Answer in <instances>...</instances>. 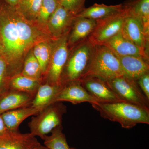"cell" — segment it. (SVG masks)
<instances>
[{
  "label": "cell",
  "mask_w": 149,
  "mask_h": 149,
  "mask_svg": "<svg viewBox=\"0 0 149 149\" xmlns=\"http://www.w3.org/2000/svg\"><path fill=\"white\" fill-rule=\"evenodd\" d=\"M53 39L36 23L27 20L16 6L0 0V56L8 79L20 74L25 57L37 43Z\"/></svg>",
  "instance_id": "1"
},
{
  "label": "cell",
  "mask_w": 149,
  "mask_h": 149,
  "mask_svg": "<svg viewBox=\"0 0 149 149\" xmlns=\"http://www.w3.org/2000/svg\"><path fill=\"white\" fill-rule=\"evenodd\" d=\"M92 105L102 117L118 123L123 128H132L139 123L149 124V112L127 102H100Z\"/></svg>",
  "instance_id": "2"
},
{
  "label": "cell",
  "mask_w": 149,
  "mask_h": 149,
  "mask_svg": "<svg viewBox=\"0 0 149 149\" xmlns=\"http://www.w3.org/2000/svg\"><path fill=\"white\" fill-rule=\"evenodd\" d=\"M95 45L89 39L76 45L67 61L62 74L61 87L72 81H80L85 77L93 59Z\"/></svg>",
  "instance_id": "3"
},
{
  "label": "cell",
  "mask_w": 149,
  "mask_h": 149,
  "mask_svg": "<svg viewBox=\"0 0 149 149\" xmlns=\"http://www.w3.org/2000/svg\"><path fill=\"white\" fill-rule=\"evenodd\" d=\"M123 75L117 56L104 45H95L93 59L85 77L95 76L108 81Z\"/></svg>",
  "instance_id": "4"
},
{
  "label": "cell",
  "mask_w": 149,
  "mask_h": 149,
  "mask_svg": "<svg viewBox=\"0 0 149 149\" xmlns=\"http://www.w3.org/2000/svg\"><path fill=\"white\" fill-rule=\"evenodd\" d=\"M66 111V107L62 102L51 104L32 117L28 124L30 133L43 140L54 128L62 125Z\"/></svg>",
  "instance_id": "5"
},
{
  "label": "cell",
  "mask_w": 149,
  "mask_h": 149,
  "mask_svg": "<svg viewBox=\"0 0 149 149\" xmlns=\"http://www.w3.org/2000/svg\"><path fill=\"white\" fill-rule=\"evenodd\" d=\"M68 36L67 33L54 41L49 64L42 83L61 86L62 74L69 55Z\"/></svg>",
  "instance_id": "6"
},
{
  "label": "cell",
  "mask_w": 149,
  "mask_h": 149,
  "mask_svg": "<svg viewBox=\"0 0 149 149\" xmlns=\"http://www.w3.org/2000/svg\"><path fill=\"white\" fill-rule=\"evenodd\" d=\"M106 81L122 100L141 107L149 112V100L136 80L123 75Z\"/></svg>",
  "instance_id": "7"
},
{
  "label": "cell",
  "mask_w": 149,
  "mask_h": 149,
  "mask_svg": "<svg viewBox=\"0 0 149 149\" xmlns=\"http://www.w3.org/2000/svg\"><path fill=\"white\" fill-rule=\"evenodd\" d=\"M125 15L126 13L123 6V9L120 12L96 20V27L88 39L95 45H103L121 32Z\"/></svg>",
  "instance_id": "8"
},
{
  "label": "cell",
  "mask_w": 149,
  "mask_h": 149,
  "mask_svg": "<svg viewBox=\"0 0 149 149\" xmlns=\"http://www.w3.org/2000/svg\"><path fill=\"white\" fill-rule=\"evenodd\" d=\"M121 33L123 37L148 54L149 34L146 32L143 24L140 19L126 13Z\"/></svg>",
  "instance_id": "9"
},
{
  "label": "cell",
  "mask_w": 149,
  "mask_h": 149,
  "mask_svg": "<svg viewBox=\"0 0 149 149\" xmlns=\"http://www.w3.org/2000/svg\"><path fill=\"white\" fill-rule=\"evenodd\" d=\"M63 102H69L74 104L83 102L92 104L100 102L85 90L80 81L69 82L61 87L53 103Z\"/></svg>",
  "instance_id": "10"
},
{
  "label": "cell",
  "mask_w": 149,
  "mask_h": 149,
  "mask_svg": "<svg viewBox=\"0 0 149 149\" xmlns=\"http://www.w3.org/2000/svg\"><path fill=\"white\" fill-rule=\"evenodd\" d=\"M80 81L85 90L100 102L123 101L103 79L95 76H87Z\"/></svg>",
  "instance_id": "11"
},
{
  "label": "cell",
  "mask_w": 149,
  "mask_h": 149,
  "mask_svg": "<svg viewBox=\"0 0 149 149\" xmlns=\"http://www.w3.org/2000/svg\"><path fill=\"white\" fill-rule=\"evenodd\" d=\"M76 15L59 4L47 23V29L51 37L57 40L68 32Z\"/></svg>",
  "instance_id": "12"
},
{
  "label": "cell",
  "mask_w": 149,
  "mask_h": 149,
  "mask_svg": "<svg viewBox=\"0 0 149 149\" xmlns=\"http://www.w3.org/2000/svg\"><path fill=\"white\" fill-rule=\"evenodd\" d=\"M41 144L31 133L8 130L0 135V149H36Z\"/></svg>",
  "instance_id": "13"
},
{
  "label": "cell",
  "mask_w": 149,
  "mask_h": 149,
  "mask_svg": "<svg viewBox=\"0 0 149 149\" xmlns=\"http://www.w3.org/2000/svg\"><path fill=\"white\" fill-rule=\"evenodd\" d=\"M116 55L141 56L149 61L148 55L134 43L123 37L121 32L103 44Z\"/></svg>",
  "instance_id": "14"
},
{
  "label": "cell",
  "mask_w": 149,
  "mask_h": 149,
  "mask_svg": "<svg viewBox=\"0 0 149 149\" xmlns=\"http://www.w3.org/2000/svg\"><path fill=\"white\" fill-rule=\"evenodd\" d=\"M117 56L123 75L126 77L137 81L144 74L149 72V61L144 58L134 56Z\"/></svg>",
  "instance_id": "15"
},
{
  "label": "cell",
  "mask_w": 149,
  "mask_h": 149,
  "mask_svg": "<svg viewBox=\"0 0 149 149\" xmlns=\"http://www.w3.org/2000/svg\"><path fill=\"white\" fill-rule=\"evenodd\" d=\"M34 96L27 93L8 90L0 95V114L30 105Z\"/></svg>",
  "instance_id": "16"
},
{
  "label": "cell",
  "mask_w": 149,
  "mask_h": 149,
  "mask_svg": "<svg viewBox=\"0 0 149 149\" xmlns=\"http://www.w3.org/2000/svg\"><path fill=\"white\" fill-rule=\"evenodd\" d=\"M72 24L68 39V46L77 45L88 39L96 27L97 21L76 16Z\"/></svg>",
  "instance_id": "17"
},
{
  "label": "cell",
  "mask_w": 149,
  "mask_h": 149,
  "mask_svg": "<svg viewBox=\"0 0 149 149\" xmlns=\"http://www.w3.org/2000/svg\"><path fill=\"white\" fill-rule=\"evenodd\" d=\"M40 111V109L29 105L6 112L1 115L9 130L18 131L22 123L27 118L37 114Z\"/></svg>",
  "instance_id": "18"
},
{
  "label": "cell",
  "mask_w": 149,
  "mask_h": 149,
  "mask_svg": "<svg viewBox=\"0 0 149 149\" xmlns=\"http://www.w3.org/2000/svg\"><path fill=\"white\" fill-rule=\"evenodd\" d=\"M61 87L60 85L42 83L30 105L40 111L44 109L51 104L53 103L54 99Z\"/></svg>",
  "instance_id": "19"
},
{
  "label": "cell",
  "mask_w": 149,
  "mask_h": 149,
  "mask_svg": "<svg viewBox=\"0 0 149 149\" xmlns=\"http://www.w3.org/2000/svg\"><path fill=\"white\" fill-rule=\"evenodd\" d=\"M123 9V4L108 6L95 3L88 8H85L76 16L98 20L120 12Z\"/></svg>",
  "instance_id": "20"
},
{
  "label": "cell",
  "mask_w": 149,
  "mask_h": 149,
  "mask_svg": "<svg viewBox=\"0 0 149 149\" xmlns=\"http://www.w3.org/2000/svg\"><path fill=\"white\" fill-rule=\"evenodd\" d=\"M126 13L139 19L147 33L149 31V0H129L123 4Z\"/></svg>",
  "instance_id": "21"
},
{
  "label": "cell",
  "mask_w": 149,
  "mask_h": 149,
  "mask_svg": "<svg viewBox=\"0 0 149 149\" xmlns=\"http://www.w3.org/2000/svg\"><path fill=\"white\" fill-rule=\"evenodd\" d=\"M42 80H35L21 74L15 75L9 79L8 90L19 91L35 96Z\"/></svg>",
  "instance_id": "22"
},
{
  "label": "cell",
  "mask_w": 149,
  "mask_h": 149,
  "mask_svg": "<svg viewBox=\"0 0 149 149\" xmlns=\"http://www.w3.org/2000/svg\"><path fill=\"white\" fill-rule=\"evenodd\" d=\"M55 40L50 39L42 41L37 43L32 48L33 53L40 63L43 76L47 72Z\"/></svg>",
  "instance_id": "23"
},
{
  "label": "cell",
  "mask_w": 149,
  "mask_h": 149,
  "mask_svg": "<svg viewBox=\"0 0 149 149\" xmlns=\"http://www.w3.org/2000/svg\"><path fill=\"white\" fill-rule=\"evenodd\" d=\"M20 74L35 80H42L43 74L40 63L31 50L24 59L22 70Z\"/></svg>",
  "instance_id": "24"
},
{
  "label": "cell",
  "mask_w": 149,
  "mask_h": 149,
  "mask_svg": "<svg viewBox=\"0 0 149 149\" xmlns=\"http://www.w3.org/2000/svg\"><path fill=\"white\" fill-rule=\"evenodd\" d=\"M43 0H21L16 6L22 16L28 21L36 23Z\"/></svg>",
  "instance_id": "25"
},
{
  "label": "cell",
  "mask_w": 149,
  "mask_h": 149,
  "mask_svg": "<svg viewBox=\"0 0 149 149\" xmlns=\"http://www.w3.org/2000/svg\"><path fill=\"white\" fill-rule=\"evenodd\" d=\"M43 140L44 146L48 149H71L63 132L62 125L54 128L51 132V135L46 136Z\"/></svg>",
  "instance_id": "26"
},
{
  "label": "cell",
  "mask_w": 149,
  "mask_h": 149,
  "mask_svg": "<svg viewBox=\"0 0 149 149\" xmlns=\"http://www.w3.org/2000/svg\"><path fill=\"white\" fill-rule=\"evenodd\" d=\"M59 4V3L56 0H43L36 23L47 32V25L48 20Z\"/></svg>",
  "instance_id": "27"
},
{
  "label": "cell",
  "mask_w": 149,
  "mask_h": 149,
  "mask_svg": "<svg viewBox=\"0 0 149 149\" xmlns=\"http://www.w3.org/2000/svg\"><path fill=\"white\" fill-rule=\"evenodd\" d=\"M86 0H61L59 4L71 13L77 15L85 8Z\"/></svg>",
  "instance_id": "28"
},
{
  "label": "cell",
  "mask_w": 149,
  "mask_h": 149,
  "mask_svg": "<svg viewBox=\"0 0 149 149\" xmlns=\"http://www.w3.org/2000/svg\"><path fill=\"white\" fill-rule=\"evenodd\" d=\"M9 79L5 61L0 56V95L8 90Z\"/></svg>",
  "instance_id": "29"
},
{
  "label": "cell",
  "mask_w": 149,
  "mask_h": 149,
  "mask_svg": "<svg viewBox=\"0 0 149 149\" xmlns=\"http://www.w3.org/2000/svg\"><path fill=\"white\" fill-rule=\"evenodd\" d=\"M136 81L144 95L149 100V72L144 74Z\"/></svg>",
  "instance_id": "30"
},
{
  "label": "cell",
  "mask_w": 149,
  "mask_h": 149,
  "mask_svg": "<svg viewBox=\"0 0 149 149\" xmlns=\"http://www.w3.org/2000/svg\"><path fill=\"white\" fill-rule=\"evenodd\" d=\"M5 123L1 114H0V135H3L8 131Z\"/></svg>",
  "instance_id": "31"
},
{
  "label": "cell",
  "mask_w": 149,
  "mask_h": 149,
  "mask_svg": "<svg viewBox=\"0 0 149 149\" xmlns=\"http://www.w3.org/2000/svg\"><path fill=\"white\" fill-rule=\"evenodd\" d=\"M4 1L11 6H16L21 0H4Z\"/></svg>",
  "instance_id": "32"
},
{
  "label": "cell",
  "mask_w": 149,
  "mask_h": 149,
  "mask_svg": "<svg viewBox=\"0 0 149 149\" xmlns=\"http://www.w3.org/2000/svg\"><path fill=\"white\" fill-rule=\"evenodd\" d=\"M36 149H47V148L45 146L41 145L40 146L38 147Z\"/></svg>",
  "instance_id": "33"
},
{
  "label": "cell",
  "mask_w": 149,
  "mask_h": 149,
  "mask_svg": "<svg viewBox=\"0 0 149 149\" xmlns=\"http://www.w3.org/2000/svg\"><path fill=\"white\" fill-rule=\"evenodd\" d=\"M56 1H58L59 3H60V2L61 1V0H56Z\"/></svg>",
  "instance_id": "34"
},
{
  "label": "cell",
  "mask_w": 149,
  "mask_h": 149,
  "mask_svg": "<svg viewBox=\"0 0 149 149\" xmlns=\"http://www.w3.org/2000/svg\"><path fill=\"white\" fill-rule=\"evenodd\" d=\"M71 149H75L73 148H71Z\"/></svg>",
  "instance_id": "35"
},
{
  "label": "cell",
  "mask_w": 149,
  "mask_h": 149,
  "mask_svg": "<svg viewBox=\"0 0 149 149\" xmlns=\"http://www.w3.org/2000/svg\"></svg>",
  "instance_id": "36"
}]
</instances>
